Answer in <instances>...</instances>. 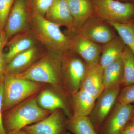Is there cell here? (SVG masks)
<instances>
[{
    "label": "cell",
    "instance_id": "obj_1",
    "mask_svg": "<svg viewBox=\"0 0 134 134\" xmlns=\"http://www.w3.org/2000/svg\"><path fill=\"white\" fill-rule=\"evenodd\" d=\"M32 21L34 36L53 53L63 55L70 51L71 36L63 33L60 26L38 15H34Z\"/></svg>",
    "mask_w": 134,
    "mask_h": 134
},
{
    "label": "cell",
    "instance_id": "obj_2",
    "mask_svg": "<svg viewBox=\"0 0 134 134\" xmlns=\"http://www.w3.org/2000/svg\"><path fill=\"white\" fill-rule=\"evenodd\" d=\"M49 113L38 105L36 98L31 99L12 108L3 117L6 133L14 134L44 119Z\"/></svg>",
    "mask_w": 134,
    "mask_h": 134
},
{
    "label": "cell",
    "instance_id": "obj_3",
    "mask_svg": "<svg viewBox=\"0 0 134 134\" xmlns=\"http://www.w3.org/2000/svg\"><path fill=\"white\" fill-rule=\"evenodd\" d=\"M62 55L55 53L46 55L24 72L15 75L32 81L55 84L62 72Z\"/></svg>",
    "mask_w": 134,
    "mask_h": 134
},
{
    "label": "cell",
    "instance_id": "obj_4",
    "mask_svg": "<svg viewBox=\"0 0 134 134\" xmlns=\"http://www.w3.org/2000/svg\"><path fill=\"white\" fill-rule=\"evenodd\" d=\"M3 82V112L31 96L40 87L37 82L19 78L14 74H6Z\"/></svg>",
    "mask_w": 134,
    "mask_h": 134
},
{
    "label": "cell",
    "instance_id": "obj_5",
    "mask_svg": "<svg viewBox=\"0 0 134 134\" xmlns=\"http://www.w3.org/2000/svg\"><path fill=\"white\" fill-rule=\"evenodd\" d=\"M94 14L108 21L125 23L134 19V3L117 0H91Z\"/></svg>",
    "mask_w": 134,
    "mask_h": 134
},
{
    "label": "cell",
    "instance_id": "obj_6",
    "mask_svg": "<svg viewBox=\"0 0 134 134\" xmlns=\"http://www.w3.org/2000/svg\"><path fill=\"white\" fill-rule=\"evenodd\" d=\"M77 32L101 45L117 36L115 29L107 21L95 15L87 20Z\"/></svg>",
    "mask_w": 134,
    "mask_h": 134
},
{
    "label": "cell",
    "instance_id": "obj_7",
    "mask_svg": "<svg viewBox=\"0 0 134 134\" xmlns=\"http://www.w3.org/2000/svg\"><path fill=\"white\" fill-rule=\"evenodd\" d=\"M62 61L63 62L62 71L74 93L80 88L88 65L79 55L71 51L63 55Z\"/></svg>",
    "mask_w": 134,
    "mask_h": 134
},
{
    "label": "cell",
    "instance_id": "obj_8",
    "mask_svg": "<svg viewBox=\"0 0 134 134\" xmlns=\"http://www.w3.org/2000/svg\"><path fill=\"white\" fill-rule=\"evenodd\" d=\"M119 92V86L106 89L97 99L90 118L98 133L100 127L115 104Z\"/></svg>",
    "mask_w": 134,
    "mask_h": 134
},
{
    "label": "cell",
    "instance_id": "obj_9",
    "mask_svg": "<svg viewBox=\"0 0 134 134\" xmlns=\"http://www.w3.org/2000/svg\"><path fill=\"white\" fill-rule=\"evenodd\" d=\"M71 50L79 55L88 66L99 63L102 45L93 42L76 32L71 34Z\"/></svg>",
    "mask_w": 134,
    "mask_h": 134
},
{
    "label": "cell",
    "instance_id": "obj_10",
    "mask_svg": "<svg viewBox=\"0 0 134 134\" xmlns=\"http://www.w3.org/2000/svg\"><path fill=\"white\" fill-rule=\"evenodd\" d=\"M134 111L132 104L118 103L110 116L103 122L99 134H120L129 121Z\"/></svg>",
    "mask_w": 134,
    "mask_h": 134
},
{
    "label": "cell",
    "instance_id": "obj_11",
    "mask_svg": "<svg viewBox=\"0 0 134 134\" xmlns=\"http://www.w3.org/2000/svg\"><path fill=\"white\" fill-rule=\"evenodd\" d=\"M28 18L26 0H16L4 29L7 38L25 29L28 24Z\"/></svg>",
    "mask_w": 134,
    "mask_h": 134
},
{
    "label": "cell",
    "instance_id": "obj_12",
    "mask_svg": "<svg viewBox=\"0 0 134 134\" xmlns=\"http://www.w3.org/2000/svg\"><path fill=\"white\" fill-rule=\"evenodd\" d=\"M65 122L58 109L49 116L23 129L29 134H61L66 126Z\"/></svg>",
    "mask_w": 134,
    "mask_h": 134
},
{
    "label": "cell",
    "instance_id": "obj_13",
    "mask_svg": "<svg viewBox=\"0 0 134 134\" xmlns=\"http://www.w3.org/2000/svg\"><path fill=\"white\" fill-rule=\"evenodd\" d=\"M45 16L46 19L50 21L66 27L70 33L75 32L67 0H54Z\"/></svg>",
    "mask_w": 134,
    "mask_h": 134
},
{
    "label": "cell",
    "instance_id": "obj_14",
    "mask_svg": "<svg viewBox=\"0 0 134 134\" xmlns=\"http://www.w3.org/2000/svg\"><path fill=\"white\" fill-rule=\"evenodd\" d=\"M103 68L99 64L88 66L80 89L90 94L96 99L104 90L103 83Z\"/></svg>",
    "mask_w": 134,
    "mask_h": 134
},
{
    "label": "cell",
    "instance_id": "obj_15",
    "mask_svg": "<svg viewBox=\"0 0 134 134\" xmlns=\"http://www.w3.org/2000/svg\"><path fill=\"white\" fill-rule=\"evenodd\" d=\"M67 1L76 32L87 20L95 15L93 5L91 0H67Z\"/></svg>",
    "mask_w": 134,
    "mask_h": 134
},
{
    "label": "cell",
    "instance_id": "obj_16",
    "mask_svg": "<svg viewBox=\"0 0 134 134\" xmlns=\"http://www.w3.org/2000/svg\"><path fill=\"white\" fill-rule=\"evenodd\" d=\"M126 45L119 36L102 45L99 64L103 68L121 59Z\"/></svg>",
    "mask_w": 134,
    "mask_h": 134
},
{
    "label": "cell",
    "instance_id": "obj_17",
    "mask_svg": "<svg viewBox=\"0 0 134 134\" xmlns=\"http://www.w3.org/2000/svg\"><path fill=\"white\" fill-rule=\"evenodd\" d=\"M97 99L82 89L74 93L73 117L89 116L93 110Z\"/></svg>",
    "mask_w": 134,
    "mask_h": 134
},
{
    "label": "cell",
    "instance_id": "obj_18",
    "mask_svg": "<svg viewBox=\"0 0 134 134\" xmlns=\"http://www.w3.org/2000/svg\"><path fill=\"white\" fill-rule=\"evenodd\" d=\"M34 40L28 34L15 36L8 43L7 52L4 54L6 63H8L15 56L34 46Z\"/></svg>",
    "mask_w": 134,
    "mask_h": 134
},
{
    "label": "cell",
    "instance_id": "obj_19",
    "mask_svg": "<svg viewBox=\"0 0 134 134\" xmlns=\"http://www.w3.org/2000/svg\"><path fill=\"white\" fill-rule=\"evenodd\" d=\"M123 76V68L120 59L103 68V79L104 90L119 86Z\"/></svg>",
    "mask_w": 134,
    "mask_h": 134
},
{
    "label": "cell",
    "instance_id": "obj_20",
    "mask_svg": "<svg viewBox=\"0 0 134 134\" xmlns=\"http://www.w3.org/2000/svg\"><path fill=\"white\" fill-rule=\"evenodd\" d=\"M37 53L34 47L15 56L6 65V74H15L29 66L36 58Z\"/></svg>",
    "mask_w": 134,
    "mask_h": 134
},
{
    "label": "cell",
    "instance_id": "obj_21",
    "mask_svg": "<svg viewBox=\"0 0 134 134\" xmlns=\"http://www.w3.org/2000/svg\"><path fill=\"white\" fill-rule=\"evenodd\" d=\"M66 127L74 134H99L90 117H72L65 122Z\"/></svg>",
    "mask_w": 134,
    "mask_h": 134
},
{
    "label": "cell",
    "instance_id": "obj_22",
    "mask_svg": "<svg viewBox=\"0 0 134 134\" xmlns=\"http://www.w3.org/2000/svg\"><path fill=\"white\" fill-rule=\"evenodd\" d=\"M107 21L114 28L126 46L134 54V19L125 23Z\"/></svg>",
    "mask_w": 134,
    "mask_h": 134
},
{
    "label": "cell",
    "instance_id": "obj_23",
    "mask_svg": "<svg viewBox=\"0 0 134 134\" xmlns=\"http://www.w3.org/2000/svg\"><path fill=\"white\" fill-rule=\"evenodd\" d=\"M123 68L121 83L126 86L134 83V54L126 46L121 58Z\"/></svg>",
    "mask_w": 134,
    "mask_h": 134
},
{
    "label": "cell",
    "instance_id": "obj_24",
    "mask_svg": "<svg viewBox=\"0 0 134 134\" xmlns=\"http://www.w3.org/2000/svg\"><path fill=\"white\" fill-rule=\"evenodd\" d=\"M40 107L46 110L55 111L61 109L67 112L66 107L61 99L48 90L42 92L38 98Z\"/></svg>",
    "mask_w": 134,
    "mask_h": 134
},
{
    "label": "cell",
    "instance_id": "obj_25",
    "mask_svg": "<svg viewBox=\"0 0 134 134\" xmlns=\"http://www.w3.org/2000/svg\"><path fill=\"white\" fill-rule=\"evenodd\" d=\"M14 0H0V30L3 31Z\"/></svg>",
    "mask_w": 134,
    "mask_h": 134
},
{
    "label": "cell",
    "instance_id": "obj_26",
    "mask_svg": "<svg viewBox=\"0 0 134 134\" xmlns=\"http://www.w3.org/2000/svg\"><path fill=\"white\" fill-rule=\"evenodd\" d=\"M117 100L118 103L122 104L134 103V83L125 86L119 93Z\"/></svg>",
    "mask_w": 134,
    "mask_h": 134
},
{
    "label": "cell",
    "instance_id": "obj_27",
    "mask_svg": "<svg viewBox=\"0 0 134 134\" xmlns=\"http://www.w3.org/2000/svg\"><path fill=\"white\" fill-rule=\"evenodd\" d=\"M54 1V0H32L34 15H38L44 17Z\"/></svg>",
    "mask_w": 134,
    "mask_h": 134
},
{
    "label": "cell",
    "instance_id": "obj_28",
    "mask_svg": "<svg viewBox=\"0 0 134 134\" xmlns=\"http://www.w3.org/2000/svg\"><path fill=\"white\" fill-rule=\"evenodd\" d=\"M4 84L3 82L0 83V134H7L4 128L3 119V104Z\"/></svg>",
    "mask_w": 134,
    "mask_h": 134
},
{
    "label": "cell",
    "instance_id": "obj_29",
    "mask_svg": "<svg viewBox=\"0 0 134 134\" xmlns=\"http://www.w3.org/2000/svg\"><path fill=\"white\" fill-rule=\"evenodd\" d=\"M6 63L4 54L0 53V83L3 82L6 75Z\"/></svg>",
    "mask_w": 134,
    "mask_h": 134
},
{
    "label": "cell",
    "instance_id": "obj_30",
    "mask_svg": "<svg viewBox=\"0 0 134 134\" xmlns=\"http://www.w3.org/2000/svg\"><path fill=\"white\" fill-rule=\"evenodd\" d=\"M120 134H134V122L129 121Z\"/></svg>",
    "mask_w": 134,
    "mask_h": 134
},
{
    "label": "cell",
    "instance_id": "obj_31",
    "mask_svg": "<svg viewBox=\"0 0 134 134\" xmlns=\"http://www.w3.org/2000/svg\"><path fill=\"white\" fill-rule=\"evenodd\" d=\"M7 39L4 31L0 30V53L2 52L3 48L6 44Z\"/></svg>",
    "mask_w": 134,
    "mask_h": 134
},
{
    "label": "cell",
    "instance_id": "obj_32",
    "mask_svg": "<svg viewBox=\"0 0 134 134\" xmlns=\"http://www.w3.org/2000/svg\"><path fill=\"white\" fill-rule=\"evenodd\" d=\"M14 134H29L24 131V130H20V131H18V132H17L16 133H15Z\"/></svg>",
    "mask_w": 134,
    "mask_h": 134
},
{
    "label": "cell",
    "instance_id": "obj_33",
    "mask_svg": "<svg viewBox=\"0 0 134 134\" xmlns=\"http://www.w3.org/2000/svg\"><path fill=\"white\" fill-rule=\"evenodd\" d=\"M130 121L134 122V113H133V115H132V117H131L130 120Z\"/></svg>",
    "mask_w": 134,
    "mask_h": 134
},
{
    "label": "cell",
    "instance_id": "obj_34",
    "mask_svg": "<svg viewBox=\"0 0 134 134\" xmlns=\"http://www.w3.org/2000/svg\"><path fill=\"white\" fill-rule=\"evenodd\" d=\"M117 1H126V2H133L134 0H117Z\"/></svg>",
    "mask_w": 134,
    "mask_h": 134
},
{
    "label": "cell",
    "instance_id": "obj_35",
    "mask_svg": "<svg viewBox=\"0 0 134 134\" xmlns=\"http://www.w3.org/2000/svg\"><path fill=\"white\" fill-rule=\"evenodd\" d=\"M71 134L70 133H69V132H67V133H65V134Z\"/></svg>",
    "mask_w": 134,
    "mask_h": 134
},
{
    "label": "cell",
    "instance_id": "obj_36",
    "mask_svg": "<svg viewBox=\"0 0 134 134\" xmlns=\"http://www.w3.org/2000/svg\"><path fill=\"white\" fill-rule=\"evenodd\" d=\"M132 3H134V1H133V2Z\"/></svg>",
    "mask_w": 134,
    "mask_h": 134
},
{
    "label": "cell",
    "instance_id": "obj_37",
    "mask_svg": "<svg viewBox=\"0 0 134 134\" xmlns=\"http://www.w3.org/2000/svg\"></svg>",
    "mask_w": 134,
    "mask_h": 134
}]
</instances>
